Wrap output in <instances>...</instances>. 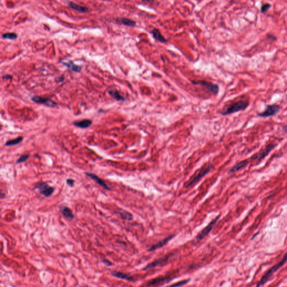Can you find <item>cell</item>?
<instances>
[{"mask_svg":"<svg viewBox=\"0 0 287 287\" xmlns=\"http://www.w3.org/2000/svg\"><path fill=\"white\" fill-rule=\"evenodd\" d=\"M32 100L36 103L44 104L47 107L54 108V107H56V106H57L56 103H55L54 101L51 99L50 98H43V97H40L39 96H37V95L33 96L32 98Z\"/></svg>","mask_w":287,"mask_h":287,"instance_id":"9c48e42d","label":"cell"},{"mask_svg":"<svg viewBox=\"0 0 287 287\" xmlns=\"http://www.w3.org/2000/svg\"><path fill=\"white\" fill-rule=\"evenodd\" d=\"M29 154H24V155H22L21 156H20V158L18 159L17 161H16V163L17 164H20V163H23V162H25L27 159H28V158H29Z\"/></svg>","mask_w":287,"mask_h":287,"instance_id":"4316f807","label":"cell"},{"mask_svg":"<svg viewBox=\"0 0 287 287\" xmlns=\"http://www.w3.org/2000/svg\"><path fill=\"white\" fill-rule=\"evenodd\" d=\"M85 174L87 176V177H90L98 185H99L101 187H103L104 189L107 190H111L109 188V187L107 186V184L106 183V182L102 180L100 178H99L98 176H97L96 174L92 173H88V172L85 173Z\"/></svg>","mask_w":287,"mask_h":287,"instance_id":"4fadbf2b","label":"cell"},{"mask_svg":"<svg viewBox=\"0 0 287 287\" xmlns=\"http://www.w3.org/2000/svg\"><path fill=\"white\" fill-rule=\"evenodd\" d=\"M212 169H213L212 166H208L207 167L201 169L200 171V172L196 174V176L194 177V178L191 180H190V182H188L187 183V184L186 185V187H190V186H192L194 185H195L197 182H198L202 178H203L208 173H209L212 171Z\"/></svg>","mask_w":287,"mask_h":287,"instance_id":"5b68a950","label":"cell"},{"mask_svg":"<svg viewBox=\"0 0 287 287\" xmlns=\"http://www.w3.org/2000/svg\"><path fill=\"white\" fill-rule=\"evenodd\" d=\"M111 274L114 276L116 277L117 278L128 281H134V278L133 277H131L130 275L126 274V273H123L120 272V271H112Z\"/></svg>","mask_w":287,"mask_h":287,"instance_id":"2e32d148","label":"cell"},{"mask_svg":"<svg viewBox=\"0 0 287 287\" xmlns=\"http://www.w3.org/2000/svg\"><path fill=\"white\" fill-rule=\"evenodd\" d=\"M220 218V215L217 216L215 219L212 220V221L207 225V227L204 228L199 233L197 234L196 236V239L197 240H202L205 237L207 236L209 233L212 231L213 227L215 226V224L218 221V219Z\"/></svg>","mask_w":287,"mask_h":287,"instance_id":"8992f818","label":"cell"},{"mask_svg":"<svg viewBox=\"0 0 287 287\" xmlns=\"http://www.w3.org/2000/svg\"><path fill=\"white\" fill-rule=\"evenodd\" d=\"M280 109H281V107L279 105L277 104L267 105L266 109L262 112L258 114L257 116L262 118L271 117L278 114L279 112Z\"/></svg>","mask_w":287,"mask_h":287,"instance_id":"277c9868","label":"cell"},{"mask_svg":"<svg viewBox=\"0 0 287 287\" xmlns=\"http://www.w3.org/2000/svg\"><path fill=\"white\" fill-rule=\"evenodd\" d=\"M117 213L120 216L121 218L124 220L130 221V220H133L134 218L133 214H131L130 212H127L126 210H123L121 209H120L117 212Z\"/></svg>","mask_w":287,"mask_h":287,"instance_id":"44dd1931","label":"cell"},{"mask_svg":"<svg viewBox=\"0 0 287 287\" xmlns=\"http://www.w3.org/2000/svg\"><path fill=\"white\" fill-rule=\"evenodd\" d=\"M270 7H271V5L270 4H264L262 6V7H261V11H262V13H265V12L267 11V10L270 8Z\"/></svg>","mask_w":287,"mask_h":287,"instance_id":"83f0119b","label":"cell"},{"mask_svg":"<svg viewBox=\"0 0 287 287\" xmlns=\"http://www.w3.org/2000/svg\"><path fill=\"white\" fill-rule=\"evenodd\" d=\"M249 104L250 103L247 100H239L228 106L220 114L223 116H227L244 111L249 106Z\"/></svg>","mask_w":287,"mask_h":287,"instance_id":"6da1fadb","label":"cell"},{"mask_svg":"<svg viewBox=\"0 0 287 287\" xmlns=\"http://www.w3.org/2000/svg\"><path fill=\"white\" fill-rule=\"evenodd\" d=\"M75 183V181L71 178H68L66 180V183L70 187H73Z\"/></svg>","mask_w":287,"mask_h":287,"instance_id":"f1b7e54d","label":"cell"},{"mask_svg":"<svg viewBox=\"0 0 287 287\" xmlns=\"http://www.w3.org/2000/svg\"><path fill=\"white\" fill-rule=\"evenodd\" d=\"M2 37L6 39L15 40L18 38V35L15 33H7L3 34L2 35Z\"/></svg>","mask_w":287,"mask_h":287,"instance_id":"d4e9b609","label":"cell"},{"mask_svg":"<svg viewBox=\"0 0 287 287\" xmlns=\"http://www.w3.org/2000/svg\"><path fill=\"white\" fill-rule=\"evenodd\" d=\"M104 1H110V0H104Z\"/></svg>","mask_w":287,"mask_h":287,"instance_id":"d6a6232c","label":"cell"},{"mask_svg":"<svg viewBox=\"0 0 287 287\" xmlns=\"http://www.w3.org/2000/svg\"><path fill=\"white\" fill-rule=\"evenodd\" d=\"M68 5L70 7H71L72 8L76 10L77 11H78L79 13H88L89 11L88 8L87 7L80 6L79 5L76 4L74 3L73 2H71V1L68 2Z\"/></svg>","mask_w":287,"mask_h":287,"instance_id":"d6986e66","label":"cell"},{"mask_svg":"<svg viewBox=\"0 0 287 287\" xmlns=\"http://www.w3.org/2000/svg\"><path fill=\"white\" fill-rule=\"evenodd\" d=\"M35 188L39 191L41 195L47 197L51 196L54 191V187L48 185L47 183L43 182L36 183V185H35Z\"/></svg>","mask_w":287,"mask_h":287,"instance_id":"3957f363","label":"cell"},{"mask_svg":"<svg viewBox=\"0 0 287 287\" xmlns=\"http://www.w3.org/2000/svg\"><path fill=\"white\" fill-rule=\"evenodd\" d=\"M121 23L128 27H134L136 25V22L134 20L126 18H121L120 19Z\"/></svg>","mask_w":287,"mask_h":287,"instance_id":"603a6c76","label":"cell"},{"mask_svg":"<svg viewBox=\"0 0 287 287\" xmlns=\"http://www.w3.org/2000/svg\"><path fill=\"white\" fill-rule=\"evenodd\" d=\"M248 161L247 160L240 161V162H238V163H237L236 164H235L233 167H232L230 169L229 172L230 173H232L236 172L237 171H240V169H241L242 168L246 167L247 164H248Z\"/></svg>","mask_w":287,"mask_h":287,"instance_id":"ac0fdd59","label":"cell"},{"mask_svg":"<svg viewBox=\"0 0 287 287\" xmlns=\"http://www.w3.org/2000/svg\"><path fill=\"white\" fill-rule=\"evenodd\" d=\"M108 93L115 100L117 101H124L125 100V98L123 96H122L117 90L115 89H109L108 90Z\"/></svg>","mask_w":287,"mask_h":287,"instance_id":"7402d4cb","label":"cell"},{"mask_svg":"<svg viewBox=\"0 0 287 287\" xmlns=\"http://www.w3.org/2000/svg\"><path fill=\"white\" fill-rule=\"evenodd\" d=\"M142 1H147V2H152V1H153L154 0H142Z\"/></svg>","mask_w":287,"mask_h":287,"instance_id":"1f68e13d","label":"cell"},{"mask_svg":"<svg viewBox=\"0 0 287 287\" xmlns=\"http://www.w3.org/2000/svg\"><path fill=\"white\" fill-rule=\"evenodd\" d=\"M60 210L61 213L67 219L70 220L73 219L74 218L73 213L69 207H67L66 206L62 205L60 207Z\"/></svg>","mask_w":287,"mask_h":287,"instance_id":"9a60e30c","label":"cell"},{"mask_svg":"<svg viewBox=\"0 0 287 287\" xmlns=\"http://www.w3.org/2000/svg\"><path fill=\"white\" fill-rule=\"evenodd\" d=\"M174 236H175V235H171V236L166 237V238H164L163 240H161L159 242L152 245V246L149 247L148 251H155L157 249H159V248L163 247L164 246L167 245V243H168V242H169L172 239H173L174 237Z\"/></svg>","mask_w":287,"mask_h":287,"instance_id":"7c38bea8","label":"cell"},{"mask_svg":"<svg viewBox=\"0 0 287 287\" xmlns=\"http://www.w3.org/2000/svg\"><path fill=\"white\" fill-rule=\"evenodd\" d=\"M172 255L173 254L168 255H167L166 256H165L164 257L160 258L159 259H157L156 260L152 262H151L150 264H148L145 267L143 268V270H147L153 269L154 267H157V266L159 265L160 264H162L163 263H164V262H166V261L168 260L171 257V256H172Z\"/></svg>","mask_w":287,"mask_h":287,"instance_id":"8fae6325","label":"cell"},{"mask_svg":"<svg viewBox=\"0 0 287 287\" xmlns=\"http://www.w3.org/2000/svg\"><path fill=\"white\" fill-rule=\"evenodd\" d=\"M173 278H169L166 276H162L159 278H157L153 279L151 281H149L147 283V286H163L164 283H168L169 281L173 279Z\"/></svg>","mask_w":287,"mask_h":287,"instance_id":"30bf717a","label":"cell"},{"mask_svg":"<svg viewBox=\"0 0 287 287\" xmlns=\"http://www.w3.org/2000/svg\"><path fill=\"white\" fill-rule=\"evenodd\" d=\"M63 80H64V78H63V76H62V77H60V78H59L57 79L56 81H57V82L60 83V82H62V81H63Z\"/></svg>","mask_w":287,"mask_h":287,"instance_id":"4dcf8cb0","label":"cell"},{"mask_svg":"<svg viewBox=\"0 0 287 287\" xmlns=\"http://www.w3.org/2000/svg\"><path fill=\"white\" fill-rule=\"evenodd\" d=\"M60 62L63 65H64L68 69L73 71L74 72L79 73L81 70V67L79 65H75L72 61L66 60V61H61Z\"/></svg>","mask_w":287,"mask_h":287,"instance_id":"5bb4252c","label":"cell"},{"mask_svg":"<svg viewBox=\"0 0 287 287\" xmlns=\"http://www.w3.org/2000/svg\"><path fill=\"white\" fill-rule=\"evenodd\" d=\"M73 125L76 127H79L81 128H87V127H90L92 124V121L90 120L85 119L83 120L75 121L73 123Z\"/></svg>","mask_w":287,"mask_h":287,"instance_id":"e0dca14e","label":"cell"},{"mask_svg":"<svg viewBox=\"0 0 287 287\" xmlns=\"http://www.w3.org/2000/svg\"><path fill=\"white\" fill-rule=\"evenodd\" d=\"M193 83L195 85H200L202 87H205L206 89L212 93L216 95L219 92V87L216 84H213L212 83H209L204 80H199V81H194Z\"/></svg>","mask_w":287,"mask_h":287,"instance_id":"52a82bcc","label":"cell"},{"mask_svg":"<svg viewBox=\"0 0 287 287\" xmlns=\"http://www.w3.org/2000/svg\"><path fill=\"white\" fill-rule=\"evenodd\" d=\"M23 140V138L22 136H20V137H18L15 139L7 141L6 143V146L15 145H17V144L20 143Z\"/></svg>","mask_w":287,"mask_h":287,"instance_id":"cb8c5ba5","label":"cell"},{"mask_svg":"<svg viewBox=\"0 0 287 287\" xmlns=\"http://www.w3.org/2000/svg\"><path fill=\"white\" fill-rule=\"evenodd\" d=\"M151 33L153 35L154 38L155 40H158L161 43L167 42V39L162 35V34H161L160 31L158 29L154 28L151 31Z\"/></svg>","mask_w":287,"mask_h":287,"instance_id":"ffe728a7","label":"cell"},{"mask_svg":"<svg viewBox=\"0 0 287 287\" xmlns=\"http://www.w3.org/2000/svg\"><path fill=\"white\" fill-rule=\"evenodd\" d=\"M190 281V279H186V280H183V281H180L175 284H172L171 285V287H180V286H184L185 284H187L189 281Z\"/></svg>","mask_w":287,"mask_h":287,"instance_id":"484cf974","label":"cell"},{"mask_svg":"<svg viewBox=\"0 0 287 287\" xmlns=\"http://www.w3.org/2000/svg\"><path fill=\"white\" fill-rule=\"evenodd\" d=\"M102 261H103V263H104V264L106 265H107V266H108V267H111V266H112V265H113V264H112V262H111L110 261H109L108 260H107V259H103Z\"/></svg>","mask_w":287,"mask_h":287,"instance_id":"f546056e","label":"cell"},{"mask_svg":"<svg viewBox=\"0 0 287 287\" xmlns=\"http://www.w3.org/2000/svg\"><path fill=\"white\" fill-rule=\"evenodd\" d=\"M287 261V252L286 254H285V255L284 256L283 258L282 259V260L279 262H278V264H276L275 265H274V267H271V269H270L266 273V274H265L261 278L260 281H259V283L257 284V287H260V286H263L264 284H265L267 281L269 280V279L271 278V276L274 274V273H275L279 269L280 267H281L282 266L284 265V264Z\"/></svg>","mask_w":287,"mask_h":287,"instance_id":"7a4b0ae2","label":"cell"},{"mask_svg":"<svg viewBox=\"0 0 287 287\" xmlns=\"http://www.w3.org/2000/svg\"><path fill=\"white\" fill-rule=\"evenodd\" d=\"M276 146V144H270L265 147V148L262 150L259 153L257 154L256 155L253 157L254 160H257L258 162H260L262 159H264L270 153L275 147Z\"/></svg>","mask_w":287,"mask_h":287,"instance_id":"ba28073f","label":"cell"}]
</instances>
